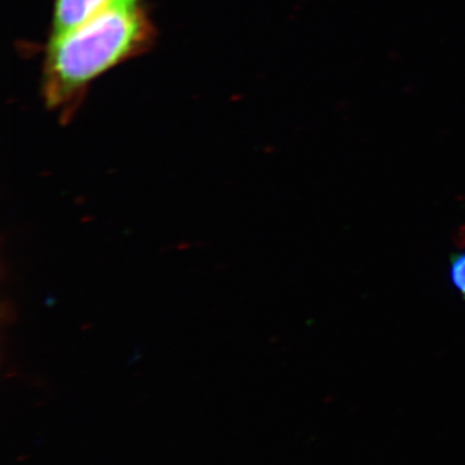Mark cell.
Returning <instances> with one entry per match:
<instances>
[{"mask_svg": "<svg viewBox=\"0 0 465 465\" xmlns=\"http://www.w3.org/2000/svg\"><path fill=\"white\" fill-rule=\"evenodd\" d=\"M154 41L155 26L143 0H112L79 25L51 35L43 60L45 104L69 118L97 78L143 54Z\"/></svg>", "mask_w": 465, "mask_h": 465, "instance_id": "obj_1", "label": "cell"}, {"mask_svg": "<svg viewBox=\"0 0 465 465\" xmlns=\"http://www.w3.org/2000/svg\"><path fill=\"white\" fill-rule=\"evenodd\" d=\"M110 2L112 0H54L51 35L79 25Z\"/></svg>", "mask_w": 465, "mask_h": 465, "instance_id": "obj_2", "label": "cell"}, {"mask_svg": "<svg viewBox=\"0 0 465 465\" xmlns=\"http://www.w3.org/2000/svg\"><path fill=\"white\" fill-rule=\"evenodd\" d=\"M449 264L450 283L458 291L461 299L465 300V251L451 253Z\"/></svg>", "mask_w": 465, "mask_h": 465, "instance_id": "obj_3", "label": "cell"}, {"mask_svg": "<svg viewBox=\"0 0 465 465\" xmlns=\"http://www.w3.org/2000/svg\"><path fill=\"white\" fill-rule=\"evenodd\" d=\"M0 318H2L3 326H12V324L17 322L18 311L14 300H2V305H0Z\"/></svg>", "mask_w": 465, "mask_h": 465, "instance_id": "obj_4", "label": "cell"}, {"mask_svg": "<svg viewBox=\"0 0 465 465\" xmlns=\"http://www.w3.org/2000/svg\"><path fill=\"white\" fill-rule=\"evenodd\" d=\"M176 249L180 251H185L191 249V244L186 243V242H183V243L179 244V246H176Z\"/></svg>", "mask_w": 465, "mask_h": 465, "instance_id": "obj_5", "label": "cell"}, {"mask_svg": "<svg viewBox=\"0 0 465 465\" xmlns=\"http://www.w3.org/2000/svg\"><path fill=\"white\" fill-rule=\"evenodd\" d=\"M85 198L84 197H76L74 200L75 204H82L84 203Z\"/></svg>", "mask_w": 465, "mask_h": 465, "instance_id": "obj_6", "label": "cell"}]
</instances>
